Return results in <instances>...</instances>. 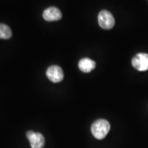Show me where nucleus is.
Here are the masks:
<instances>
[{"mask_svg":"<svg viewBox=\"0 0 148 148\" xmlns=\"http://www.w3.org/2000/svg\"><path fill=\"white\" fill-rule=\"evenodd\" d=\"M98 23L101 28L110 29L114 25V18L112 14L108 10H101L98 14Z\"/></svg>","mask_w":148,"mask_h":148,"instance_id":"f03ea898","label":"nucleus"},{"mask_svg":"<svg viewBox=\"0 0 148 148\" xmlns=\"http://www.w3.org/2000/svg\"><path fill=\"white\" fill-rule=\"evenodd\" d=\"M42 17L47 21H54L62 18V13L58 8L56 7H49L44 10Z\"/></svg>","mask_w":148,"mask_h":148,"instance_id":"423d86ee","label":"nucleus"},{"mask_svg":"<svg viewBox=\"0 0 148 148\" xmlns=\"http://www.w3.org/2000/svg\"><path fill=\"white\" fill-rule=\"evenodd\" d=\"M12 36L11 29L7 25L0 23V38L8 39Z\"/></svg>","mask_w":148,"mask_h":148,"instance_id":"6e6552de","label":"nucleus"},{"mask_svg":"<svg viewBox=\"0 0 148 148\" xmlns=\"http://www.w3.org/2000/svg\"><path fill=\"white\" fill-rule=\"evenodd\" d=\"M46 75L52 82H60L64 78V73L59 66L53 65L49 66L46 71Z\"/></svg>","mask_w":148,"mask_h":148,"instance_id":"20e7f679","label":"nucleus"},{"mask_svg":"<svg viewBox=\"0 0 148 148\" xmlns=\"http://www.w3.org/2000/svg\"><path fill=\"white\" fill-rule=\"evenodd\" d=\"M132 64L138 71H147L148 69V54L145 53H138L132 58Z\"/></svg>","mask_w":148,"mask_h":148,"instance_id":"7ed1b4c3","label":"nucleus"},{"mask_svg":"<svg viewBox=\"0 0 148 148\" xmlns=\"http://www.w3.org/2000/svg\"><path fill=\"white\" fill-rule=\"evenodd\" d=\"M95 66L96 64L95 61L88 58L81 59L78 63L79 69L84 73H89L95 69Z\"/></svg>","mask_w":148,"mask_h":148,"instance_id":"0eeeda50","label":"nucleus"},{"mask_svg":"<svg viewBox=\"0 0 148 148\" xmlns=\"http://www.w3.org/2000/svg\"><path fill=\"white\" fill-rule=\"evenodd\" d=\"M26 136L32 148H42L44 147L45 138L42 134L31 130L27 132Z\"/></svg>","mask_w":148,"mask_h":148,"instance_id":"39448f33","label":"nucleus"},{"mask_svg":"<svg viewBox=\"0 0 148 148\" xmlns=\"http://www.w3.org/2000/svg\"><path fill=\"white\" fill-rule=\"evenodd\" d=\"M110 129V125L105 119H98L92 123L90 127L92 135L97 139H103L106 137Z\"/></svg>","mask_w":148,"mask_h":148,"instance_id":"f257e3e1","label":"nucleus"}]
</instances>
